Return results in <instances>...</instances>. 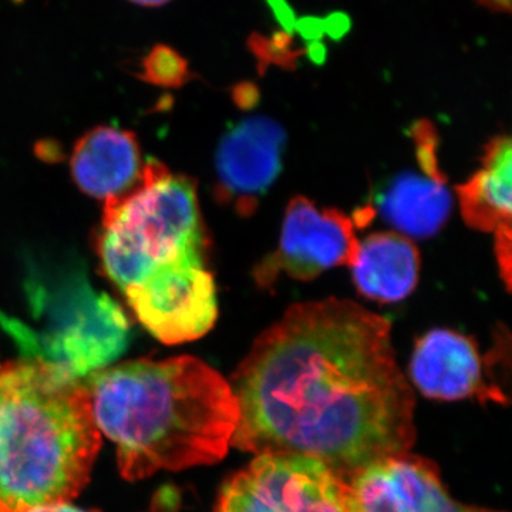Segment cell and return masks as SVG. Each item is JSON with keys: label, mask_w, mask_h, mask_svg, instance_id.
<instances>
[{"label": "cell", "mask_w": 512, "mask_h": 512, "mask_svg": "<svg viewBox=\"0 0 512 512\" xmlns=\"http://www.w3.org/2000/svg\"><path fill=\"white\" fill-rule=\"evenodd\" d=\"M232 446L313 458L348 481L409 453L414 394L394 356L389 320L348 299L293 305L252 345L231 379Z\"/></svg>", "instance_id": "1"}, {"label": "cell", "mask_w": 512, "mask_h": 512, "mask_svg": "<svg viewBox=\"0 0 512 512\" xmlns=\"http://www.w3.org/2000/svg\"><path fill=\"white\" fill-rule=\"evenodd\" d=\"M86 386L97 429L116 444L127 481L218 463L237 430L231 384L197 357L121 363Z\"/></svg>", "instance_id": "2"}, {"label": "cell", "mask_w": 512, "mask_h": 512, "mask_svg": "<svg viewBox=\"0 0 512 512\" xmlns=\"http://www.w3.org/2000/svg\"><path fill=\"white\" fill-rule=\"evenodd\" d=\"M101 433L86 384L46 360L0 366V503H69L89 481Z\"/></svg>", "instance_id": "3"}, {"label": "cell", "mask_w": 512, "mask_h": 512, "mask_svg": "<svg viewBox=\"0 0 512 512\" xmlns=\"http://www.w3.org/2000/svg\"><path fill=\"white\" fill-rule=\"evenodd\" d=\"M207 231L197 187L148 160L146 180L126 197L104 202L99 255L121 291L143 284L165 266L205 262Z\"/></svg>", "instance_id": "4"}, {"label": "cell", "mask_w": 512, "mask_h": 512, "mask_svg": "<svg viewBox=\"0 0 512 512\" xmlns=\"http://www.w3.org/2000/svg\"><path fill=\"white\" fill-rule=\"evenodd\" d=\"M215 512H355L348 481L309 457L262 454L222 485Z\"/></svg>", "instance_id": "5"}, {"label": "cell", "mask_w": 512, "mask_h": 512, "mask_svg": "<svg viewBox=\"0 0 512 512\" xmlns=\"http://www.w3.org/2000/svg\"><path fill=\"white\" fill-rule=\"evenodd\" d=\"M360 241L355 222L335 208L319 210L298 195L286 208L278 248L256 266V284L268 288L279 275L311 281L336 266H352Z\"/></svg>", "instance_id": "6"}, {"label": "cell", "mask_w": 512, "mask_h": 512, "mask_svg": "<svg viewBox=\"0 0 512 512\" xmlns=\"http://www.w3.org/2000/svg\"><path fill=\"white\" fill-rule=\"evenodd\" d=\"M123 292L141 325L165 345L200 339L217 320V289L204 262L165 266Z\"/></svg>", "instance_id": "7"}, {"label": "cell", "mask_w": 512, "mask_h": 512, "mask_svg": "<svg viewBox=\"0 0 512 512\" xmlns=\"http://www.w3.org/2000/svg\"><path fill=\"white\" fill-rule=\"evenodd\" d=\"M286 134L265 116L249 117L231 128L217 150V197L242 217L254 214L259 198L282 170Z\"/></svg>", "instance_id": "8"}, {"label": "cell", "mask_w": 512, "mask_h": 512, "mask_svg": "<svg viewBox=\"0 0 512 512\" xmlns=\"http://www.w3.org/2000/svg\"><path fill=\"white\" fill-rule=\"evenodd\" d=\"M348 485L355 512H500L458 503L437 467L410 453L369 464Z\"/></svg>", "instance_id": "9"}, {"label": "cell", "mask_w": 512, "mask_h": 512, "mask_svg": "<svg viewBox=\"0 0 512 512\" xmlns=\"http://www.w3.org/2000/svg\"><path fill=\"white\" fill-rule=\"evenodd\" d=\"M413 383L424 396L437 400L468 397L503 402L500 390L484 383L483 362L476 345L453 330H431L414 349L410 362Z\"/></svg>", "instance_id": "10"}, {"label": "cell", "mask_w": 512, "mask_h": 512, "mask_svg": "<svg viewBox=\"0 0 512 512\" xmlns=\"http://www.w3.org/2000/svg\"><path fill=\"white\" fill-rule=\"evenodd\" d=\"M148 160L130 131L101 126L74 146L70 170L84 194L103 202L119 200L146 180Z\"/></svg>", "instance_id": "11"}, {"label": "cell", "mask_w": 512, "mask_h": 512, "mask_svg": "<svg viewBox=\"0 0 512 512\" xmlns=\"http://www.w3.org/2000/svg\"><path fill=\"white\" fill-rule=\"evenodd\" d=\"M420 254L409 238L396 232H377L360 242L350 266L357 291L382 303L403 301L416 289Z\"/></svg>", "instance_id": "12"}, {"label": "cell", "mask_w": 512, "mask_h": 512, "mask_svg": "<svg viewBox=\"0 0 512 512\" xmlns=\"http://www.w3.org/2000/svg\"><path fill=\"white\" fill-rule=\"evenodd\" d=\"M421 173L397 175L377 194L376 207L383 220L402 234L430 238L446 224L453 201L441 171Z\"/></svg>", "instance_id": "13"}, {"label": "cell", "mask_w": 512, "mask_h": 512, "mask_svg": "<svg viewBox=\"0 0 512 512\" xmlns=\"http://www.w3.org/2000/svg\"><path fill=\"white\" fill-rule=\"evenodd\" d=\"M460 211L470 228L494 232L512 217V147L510 137H495L483 157V167L456 188Z\"/></svg>", "instance_id": "14"}, {"label": "cell", "mask_w": 512, "mask_h": 512, "mask_svg": "<svg viewBox=\"0 0 512 512\" xmlns=\"http://www.w3.org/2000/svg\"><path fill=\"white\" fill-rule=\"evenodd\" d=\"M138 77L156 86L181 87L191 79L192 74L187 60L174 47L157 43L141 60Z\"/></svg>", "instance_id": "15"}, {"label": "cell", "mask_w": 512, "mask_h": 512, "mask_svg": "<svg viewBox=\"0 0 512 512\" xmlns=\"http://www.w3.org/2000/svg\"><path fill=\"white\" fill-rule=\"evenodd\" d=\"M249 49L258 57L261 67L278 64L281 67H295L296 60L302 56L303 50L292 49L293 39L289 33H276L272 37L259 36L254 33L249 37Z\"/></svg>", "instance_id": "16"}, {"label": "cell", "mask_w": 512, "mask_h": 512, "mask_svg": "<svg viewBox=\"0 0 512 512\" xmlns=\"http://www.w3.org/2000/svg\"><path fill=\"white\" fill-rule=\"evenodd\" d=\"M495 235V255H497L498 265H500L501 276L507 289L511 285V224L500 225L494 231Z\"/></svg>", "instance_id": "17"}, {"label": "cell", "mask_w": 512, "mask_h": 512, "mask_svg": "<svg viewBox=\"0 0 512 512\" xmlns=\"http://www.w3.org/2000/svg\"><path fill=\"white\" fill-rule=\"evenodd\" d=\"M3 512H96V511H87L83 510V508L74 507V505L69 503H60V504H49V505H36V507H26L22 508V510L9 511L6 510Z\"/></svg>", "instance_id": "18"}, {"label": "cell", "mask_w": 512, "mask_h": 512, "mask_svg": "<svg viewBox=\"0 0 512 512\" xmlns=\"http://www.w3.org/2000/svg\"><path fill=\"white\" fill-rule=\"evenodd\" d=\"M476 2L490 12L505 13V15L511 12V0H476Z\"/></svg>", "instance_id": "19"}, {"label": "cell", "mask_w": 512, "mask_h": 512, "mask_svg": "<svg viewBox=\"0 0 512 512\" xmlns=\"http://www.w3.org/2000/svg\"><path fill=\"white\" fill-rule=\"evenodd\" d=\"M127 2L140 6V8L156 9L173 2V0H127Z\"/></svg>", "instance_id": "20"}, {"label": "cell", "mask_w": 512, "mask_h": 512, "mask_svg": "<svg viewBox=\"0 0 512 512\" xmlns=\"http://www.w3.org/2000/svg\"><path fill=\"white\" fill-rule=\"evenodd\" d=\"M5 511V505H3L2 503H0V512H3Z\"/></svg>", "instance_id": "21"}, {"label": "cell", "mask_w": 512, "mask_h": 512, "mask_svg": "<svg viewBox=\"0 0 512 512\" xmlns=\"http://www.w3.org/2000/svg\"><path fill=\"white\" fill-rule=\"evenodd\" d=\"M12 2L22 3V2H25V0H12Z\"/></svg>", "instance_id": "22"}]
</instances>
